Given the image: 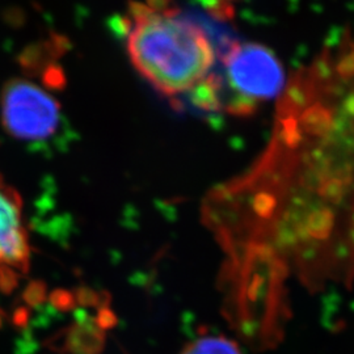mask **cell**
Returning <instances> with one entry per match:
<instances>
[{
  "instance_id": "1",
  "label": "cell",
  "mask_w": 354,
  "mask_h": 354,
  "mask_svg": "<svg viewBox=\"0 0 354 354\" xmlns=\"http://www.w3.org/2000/svg\"><path fill=\"white\" fill-rule=\"evenodd\" d=\"M279 100L266 151L203 205L241 317L274 315L292 288L354 277V61L320 58Z\"/></svg>"
},
{
  "instance_id": "3",
  "label": "cell",
  "mask_w": 354,
  "mask_h": 354,
  "mask_svg": "<svg viewBox=\"0 0 354 354\" xmlns=\"http://www.w3.org/2000/svg\"><path fill=\"white\" fill-rule=\"evenodd\" d=\"M219 57L223 66L221 111L251 114L261 102L279 96L285 86L282 64L263 45L227 39Z\"/></svg>"
},
{
  "instance_id": "4",
  "label": "cell",
  "mask_w": 354,
  "mask_h": 354,
  "mask_svg": "<svg viewBox=\"0 0 354 354\" xmlns=\"http://www.w3.org/2000/svg\"><path fill=\"white\" fill-rule=\"evenodd\" d=\"M0 118L12 138L33 146L50 143L64 130L59 102L48 89L24 77H15L4 84Z\"/></svg>"
},
{
  "instance_id": "6",
  "label": "cell",
  "mask_w": 354,
  "mask_h": 354,
  "mask_svg": "<svg viewBox=\"0 0 354 354\" xmlns=\"http://www.w3.org/2000/svg\"><path fill=\"white\" fill-rule=\"evenodd\" d=\"M180 354H243L239 345L225 336H203L189 342Z\"/></svg>"
},
{
  "instance_id": "5",
  "label": "cell",
  "mask_w": 354,
  "mask_h": 354,
  "mask_svg": "<svg viewBox=\"0 0 354 354\" xmlns=\"http://www.w3.org/2000/svg\"><path fill=\"white\" fill-rule=\"evenodd\" d=\"M30 264V243L21 198L0 177V279L12 281Z\"/></svg>"
},
{
  "instance_id": "2",
  "label": "cell",
  "mask_w": 354,
  "mask_h": 354,
  "mask_svg": "<svg viewBox=\"0 0 354 354\" xmlns=\"http://www.w3.org/2000/svg\"><path fill=\"white\" fill-rule=\"evenodd\" d=\"M121 26L131 64L167 97H185L213 71L210 38L172 0L130 1Z\"/></svg>"
}]
</instances>
